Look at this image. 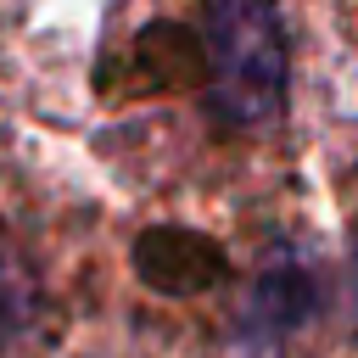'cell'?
I'll return each mask as SVG.
<instances>
[{"label": "cell", "mask_w": 358, "mask_h": 358, "mask_svg": "<svg viewBox=\"0 0 358 358\" xmlns=\"http://www.w3.org/2000/svg\"><path fill=\"white\" fill-rule=\"evenodd\" d=\"M129 129H151L179 179L268 173L285 140L291 39L274 0H134L117 34Z\"/></svg>", "instance_id": "obj_1"}]
</instances>
